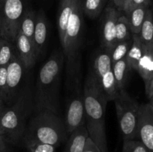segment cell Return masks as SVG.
I'll return each mask as SVG.
<instances>
[{
    "label": "cell",
    "instance_id": "6da1fadb",
    "mask_svg": "<svg viewBox=\"0 0 153 152\" xmlns=\"http://www.w3.org/2000/svg\"><path fill=\"white\" fill-rule=\"evenodd\" d=\"M85 125L89 137L101 152H108L105 132V112L108 98L94 72L90 69L83 86Z\"/></svg>",
    "mask_w": 153,
    "mask_h": 152
},
{
    "label": "cell",
    "instance_id": "7a4b0ae2",
    "mask_svg": "<svg viewBox=\"0 0 153 152\" xmlns=\"http://www.w3.org/2000/svg\"><path fill=\"white\" fill-rule=\"evenodd\" d=\"M64 62V54L55 52L40 69L33 94V113L49 110L58 113L60 79Z\"/></svg>",
    "mask_w": 153,
    "mask_h": 152
},
{
    "label": "cell",
    "instance_id": "3957f363",
    "mask_svg": "<svg viewBox=\"0 0 153 152\" xmlns=\"http://www.w3.org/2000/svg\"><path fill=\"white\" fill-rule=\"evenodd\" d=\"M33 113V94L28 84L24 85L11 104L6 106L0 117V135L4 141L16 145L21 142Z\"/></svg>",
    "mask_w": 153,
    "mask_h": 152
},
{
    "label": "cell",
    "instance_id": "277c9868",
    "mask_svg": "<svg viewBox=\"0 0 153 152\" xmlns=\"http://www.w3.org/2000/svg\"><path fill=\"white\" fill-rule=\"evenodd\" d=\"M68 136L64 119L58 113L41 110L34 113L28 121L22 142H38L58 148L67 141Z\"/></svg>",
    "mask_w": 153,
    "mask_h": 152
},
{
    "label": "cell",
    "instance_id": "5b68a950",
    "mask_svg": "<svg viewBox=\"0 0 153 152\" xmlns=\"http://www.w3.org/2000/svg\"><path fill=\"white\" fill-rule=\"evenodd\" d=\"M84 12L82 0H76L69 19L65 35L61 43L66 61V83L82 72L80 49L82 43Z\"/></svg>",
    "mask_w": 153,
    "mask_h": 152
},
{
    "label": "cell",
    "instance_id": "8992f818",
    "mask_svg": "<svg viewBox=\"0 0 153 152\" xmlns=\"http://www.w3.org/2000/svg\"><path fill=\"white\" fill-rule=\"evenodd\" d=\"M67 91L64 125L67 134L85 125V104L82 72L69 83H66Z\"/></svg>",
    "mask_w": 153,
    "mask_h": 152
},
{
    "label": "cell",
    "instance_id": "52a82bcc",
    "mask_svg": "<svg viewBox=\"0 0 153 152\" xmlns=\"http://www.w3.org/2000/svg\"><path fill=\"white\" fill-rule=\"evenodd\" d=\"M114 101L123 141L137 139L140 104L126 90L120 91Z\"/></svg>",
    "mask_w": 153,
    "mask_h": 152
},
{
    "label": "cell",
    "instance_id": "ba28073f",
    "mask_svg": "<svg viewBox=\"0 0 153 152\" xmlns=\"http://www.w3.org/2000/svg\"><path fill=\"white\" fill-rule=\"evenodd\" d=\"M27 9L25 0H6L0 8L1 39L14 43Z\"/></svg>",
    "mask_w": 153,
    "mask_h": 152
},
{
    "label": "cell",
    "instance_id": "9c48e42d",
    "mask_svg": "<svg viewBox=\"0 0 153 152\" xmlns=\"http://www.w3.org/2000/svg\"><path fill=\"white\" fill-rule=\"evenodd\" d=\"M91 69L104 91L108 101H114L119 90L112 72V63L109 52L103 49L99 52Z\"/></svg>",
    "mask_w": 153,
    "mask_h": 152
},
{
    "label": "cell",
    "instance_id": "30bf717a",
    "mask_svg": "<svg viewBox=\"0 0 153 152\" xmlns=\"http://www.w3.org/2000/svg\"><path fill=\"white\" fill-rule=\"evenodd\" d=\"M27 71L28 70L16 54L7 66L6 106L11 104L19 95L21 89L24 86L23 83Z\"/></svg>",
    "mask_w": 153,
    "mask_h": 152
},
{
    "label": "cell",
    "instance_id": "8fae6325",
    "mask_svg": "<svg viewBox=\"0 0 153 152\" xmlns=\"http://www.w3.org/2000/svg\"><path fill=\"white\" fill-rule=\"evenodd\" d=\"M120 11L114 6H108L104 9L100 28L101 49L110 52L116 43V22Z\"/></svg>",
    "mask_w": 153,
    "mask_h": 152
},
{
    "label": "cell",
    "instance_id": "7c38bea8",
    "mask_svg": "<svg viewBox=\"0 0 153 152\" xmlns=\"http://www.w3.org/2000/svg\"><path fill=\"white\" fill-rule=\"evenodd\" d=\"M137 139L149 152H153V108L149 104H140Z\"/></svg>",
    "mask_w": 153,
    "mask_h": 152
},
{
    "label": "cell",
    "instance_id": "4fadbf2b",
    "mask_svg": "<svg viewBox=\"0 0 153 152\" xmlns=\"http://www.w3.org/2000/svg\"><path fill=\"white\" fill-rule=\"evenodd\" d=\"M14 45L18 58L22 61L25 69L29 70L34 66L39 58L34 43L22 33L19 32Z\"/></svg>",
    "mask_w": 153,
    "mask_h": 152
},
{
    "label": "cell",
    "instance_id": "5bb4252c",
    "mask_svg": "<svg viewBox=\"0 0 153 152\" xmlns=\"http://www.w3.org/2000/svg\"><path fill=\"white\" fill-rule=\"evenodd\" d=\"M48 22L44 12L40 11L37 13L36 25L34 28V42L38 57L43 53L48 38Z\"/></svg>",
    "mask_w": 153,
    "mask_h": 152
},
{
    "label": "cell",
    "instance_id": "9a60e30c",
    "mask_svg": "<svg viewBox=\"0 0 153 152\" xmlns=\"http://www.w3.org/2000/svg\"><path fill=\"white\" fill-rule=\"evenodd\" d=\"M88 137L89 135L85 125L77 128L69 134L64 152H82Z\"/></svg>",
    "mask_w": 153,
    "mask_h": 152
},
{
    "label": "cell",
    "instance_id": "2e32d148",
    "mask_svg": "<svg viewBox=\"0 0 153 152\" xmlns=\"http://www.w3.org/2000/svg\"><path fill=\"white\" fill-rule=\"evenodd\" d=\"M135 71H137L143 78L145 89L148 87L153 74V51L146 48L144 53L137 63Z\"/></svg>",
    "mask_w": 153,
    "mask_h": 152
},
{
    "label": "cell",
    "instance_id": "e0dca14e",
    "mask_svg": "<svg viewBox=\"0 0 153 152\" xmlns=\"http://www.w3.org/2000/svg\"><path fill=\"white\" fill-rule=\"evenodd\" d=\"M76 1V0H61L59 9H58V20H57L61 43L64 40L66 28H67L70 15L73 12Z\"/></svg>",
    "mask_w": 153,
    "mask_h": 152
},
{
    "label": "cell",
    "instance_id": "ac0fdd59",
    "mask_svg": "<svg viewBox=\"0 0 153 152\" xmlns=\"http://www.w3.org/2000/svg\"><path fill=\"white\" fill-rule=\"evenodd\" d=\"M146 49V47L143 44L138 34H133L131 46L126 57L130 69H136L137 63L144 53Z\"/></svg>",
    "mask_w": 153,
    "mask_h": 152
},
{
    "label": "cell",
    "instance_id": "d6986e66",
    "mask_svg": "<svg viewBox=\"0 0 153 152\" xmlns=\"http://www.w3.org/2000/svg\"><path fill=\"white\" fill-rule=\"evenodd\" d=\"M149 7L147 6H138L128 13H125L129 22L130 28L132 34H139L141 29L142 24L144 20L146 11Z\"/></svg>",
    "mask_w": 153,
    "mask_h": 152
},
{
    "label": "cell",
    "instance_id": "ffe728a7",
    "mask_svg": "<svg viewBox=\"0 0 153 152\" xmlns=\"http://www.w3.org/2000/svg\"><path fill=\"white\" fill-rule=\"evenodd\" d=\"M130 71L131 69L127 63L126 58L112 64V72L119 92L126 90V83L128 74Z\"/></svg>",
    "mask_w": 153,
    "mask_h": 152
},
{
    "label": "cell",
    "instance_id": "44dd1931",
    "mask_svg": "<svg viewBox=\"0 0 153 152\" xmlns=\"http://www.w3.org/2000/svg\"><path fill=\"white\" fill-rule=\"evenodd\" d=\"M138 35L143 44L146 48L152 49L153 41V12L150 8L148 9L146 11L140 34Z\"/></svg>",
    "mask_w": 153,
    "mask_h": 152
},
{
    "label": "cell",
    "instance_id": "7402d4cb",
    "mask_svg": "<svg viewBox=\"0 0 153 152\" xmlns=\"http://www.w3.org/2000/svg\"><path fill=\"white\" fill-rule=\"evenodd\" d=\"M36 19H37V13L34 10L27 9L26 12L22 17L19 27V32L22 33L31 41H33V37H34Z\"/></svg>",
    "mask_w": 153,
    "mask_h": 152
},
{
    "label": "cell",
    "instance_id": "603a6c76",
    "mask_svg": "<svg viewBox=\"0 0 153 152\" xmlns=\"http://www.w3.org/2000/svg\"><path fill=\"white\" fill-rule=\"evenodd\" d=\"M109 0H82L84 14L91 19L98 17Z\"/></svg>",
    "mask_w": 153,
    "mask_h": 152
},
{
    "label": "cell",
    "instance_id": "cb8c5ba5",
    "mask_svg": "<svg viewBox=\"0 0 153 152\" xmlns=\"http://www.w3.org/2000/svg\"><path fill=\"white\" fill-rule=\"evenodd\" d=\"M132 35L126 16L120 13L116 22V43L131 40Z\"/></svg>",
    "mask_w": 153,
    "mask_h": 152
},
{
    "label": "cell",
    "instance_id": "d4e9b609",
    "mask_svg": "<svg viewBox=\"0 0 153 152\" xmlns=\"http://www.w3.org/2000/svg\"><path fill=\"white\" fill-rule=\"evenodd\" d=\"M131 43H132V39L115 43L114 46L109 52L112 64L126 57L127 53L131 46Z\"/></svg>",
    "mask_w": 153,
    "mask_h": 152
},
{
    "label": "cell",
    "instance_id": "484cf974",
    "mask_svg": "<svg viewBox=\"0 0 153 152\" xmlns=\"http://www.w3.org/2000/svg\"><path fill=\"white\" fill-rule=\"evenodd\" d=\"M16 54L14 43L1 39L0 44V66L8 65Z\"/></svg>",
    "mask_w": 153,
    "mask_h": 152
},
{
    "label": "cell",
    "instance_id": "4316f807",
    "mask_svg": "<svg viewBox=\"0 0 153 152\" xmlns=\"http://www.w3.org/2000/svg\"><path fill=\"white\" fill-rule=\"evenodd\" d=\"M30 152H55L56 147L46 143L38 142H28L23 143Z\"/></svg>",
    "mask_w": 153,
    "mask_h": 152
},
{
    "label": "cell",
    "instance_id": "83f0119b",
    "mask_svg": "<svg viewBox=\"0 0 153 152\" xmlns=\"http://www.w3.org/2000/svg\"><path fill=\"white\" fill-rule=\"evenodd\" d=\"M122 152H149L138 139L124 140Z\"/></svg>",
    "mask_w": 153,
    "mask_h": 152
},
{
    "label": "cell",
    "instance_id": "f1b7e54d",
    "mask_svg": "<svg viewBox=\"0 0 153 152\" xmlns=\"http://www.w3.org/2000/svg\"><path fill=\"white\" fill-rule=\"evenodd\" d=\"M7 90V66H0V95L5 104Z\"/></svg>",
    "mask_w": 153,
    "mask_h": 152
},
{
    "label": "cell",
    "instance_id": "f546056e",
    "mask_svg": "<svg viewBox=\"0 0 153 152\" xmlns=\"http://www.w3.org/2000/svg\"><path fill=\"white\" fill-rule=\"evenodd\" d=\"M151 3H152L151 0H131L128 7H127V9L124 13H128V11L132 10L133 8L138 7V6H147V7H149L151 5Z\"/></svg>",
    "mask_w": 153,
    "mask_h": 152
},
{
    "label": "cell",
    "instance_id": "4dcf8cb0",
    "mask_svg": "<svg viewBox=\"0 0 153 152\" xmlns=\"http://www.w3.org/2000/svg\"><path fill=\"white\" fill-rule=\"evenodd\" d=\"M82 152H101V151L99 148L98 146L96 145V143L90 137H88L87 139Z\"/></svg>",
    "mask_w": 153,
    "mask_h": 152
},
{
    "label": "cell",
    "instance_id": "1f68e13d",
    "mask_svg": "<svg viewBox=\"0 0 153 152\" xmlns=\"http://www.w3.org/2000/svg\"><path fill=\"white\" fill-rule=\"evenodd\" d=\"M114 7L120 12H125L131 0H112Z\"/></svg>",
    "mask_w": 153,
    "mask_h": 152
},
{
    "label": "cell",
    "instance_id": "d6a6232c",
    "mask_svg": "<svg viewBox=\"0 0 153 152\" xmlns=\"http://www.w3.org/2000/svg\"><path fill=\"white\" fill-rule=\"evenodd\" d=\"M145 91H146V94L147 95L148 98H149V97L151 96L152 93L153 92V74L152 76V78H151L150 82L149 83V86L146 89H145Z\"/></svg>",
    "mask_w": 153,
    "mask_h": 152
},
{
    "label": "cell",
    "instance_id": "836d02e7",
    "mask_svg": "<svg viewBox=\"0 0 153 152\" xmlns=\"http://www.w3.org/2000/svg\"><path fill=\"white\" fill-rule=\"evenodd\" d=\"M4 138L0 135V152H6V145Z\"/></svg>",
    "mask_w": 153,
    "mask_h": 152
},
{
    "label": "cell",
    "instance_id": "e575fe53",
    "mask_svg": "<svg viewBox=\"0 0 153 152\" xmlns=\"http://www.w3.org/2000/svg\"><path fill=\"white\" fill-rule=\"evenodd\" d=\"M5 107H6L5 104H4V102L3 101L2 98H1V95H0V107H1V108H4Z\"/></svg>",
    "mask_w": 153,
    "mask_h": 152
},
{
    "label": "cell",
    "instance_id": "d590c367",
    "mask_svg": "<svg viewBox=\"0 0 153 152\" xmlns=\"http://www.w3.org/2000/svg\"><path fill=\"white\" fill-rule=\"evenodd\" d=\"M149 101H150V102H149V104L152 106V107L153 108V92L152 93V95H151V96L149 97Z\"/></svg>",
    "mask_w": 153,
    "mask_h": 152
},
{
    "label": "cell",
    "instance_id": "8d00e7d4",
    "mask_svg": "<svg viewBox=\"0 0 153 152\" xmlns=\"http://www.w3.org/2000/svg\"><path fill=\"white\" fill-rule=\"evenodd\" d=\"M6 0H0V8L2 7V5L4 4V3L5 2Z\"/></svg>",
    "mask_w": 153,
    "mask_h": 152
},
{
    "label": "cell",
    "instance_id": "74e56055",
    "mask_svg": "<svg viewBox=\"0 0 153 152\" xmlns=\"http://www.w3.org/2000/svg\"><path fill=\"white\" fill-rule=\"evenodd\" d=\"M4 108H5V107H4ZM4 108H1V107H0V117H1V113H2L3 110H4Z\"/></svg>",
    "mask_w": 153,
    "mask_h": 152
},
{
    "label": "cell",
    "instance_id": "f35d334b",
    "mask_svg": "<svg viewBox=\"0 0 153 152\" xmlns=\"http://www.w3.org/2000/svg\"><path fill=\"white\" fill-rule=\"evenodd\" d=\"M1 39V31H0V40Z\"/></svg>",
    "mask_w": 153,
    "mask_h": 152
},
{
    "label": "cell",
    "instance_id": "ab89813d",
    "mask_svg": "<svg viewBox=\"0 0 153 152\" xmlns=\"http://www.w3.org/2000/svg\"><path fill=\"white\" fill-rule=\"evenodd\" d=\"M152 51H153V41H152Z\"/></svg>",
    "mask_w": 153,
    "mask_h": 152
},
{
    "label": "cell",
    "instance_id": "60d3db41",
    "mask_svg": "<svg viewBox=\"0 0 153 152\" xmlns=\"http://www.w3.org/2000/svg\"><path fill=\"white\" fill-rule=\"evenodd\" d=\"M1 40H0V44H1Z\"/></svg>",
    "mask_w": 153,
    "mask_h": 152
}]
</instances>
